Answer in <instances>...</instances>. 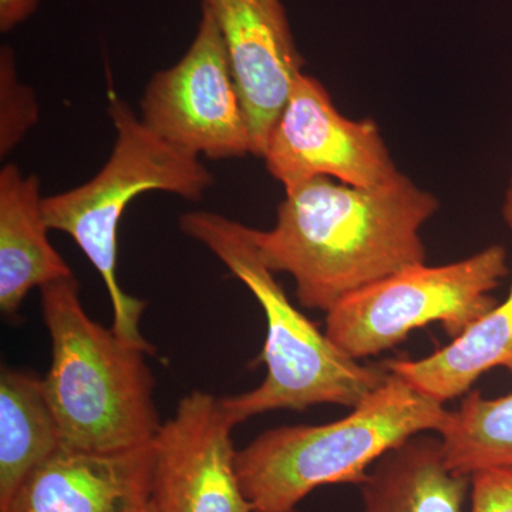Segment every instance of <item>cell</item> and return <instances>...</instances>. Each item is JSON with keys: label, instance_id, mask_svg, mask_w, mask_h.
<instances>
[{"label": "cell", "instance_id": "obj_13", "mask_svg": "<svg viewBox=\"0 0 512 512\" xmlns=\"http://www.w3.org/2000/svg\"><path fill=\"white\" fill-rule=\"evenodd\" d=\"M359 488L360 512H466L471 476L447 467L440 437L421 433L384 454Z\"/></svg>", "mask_w": 512, "mask_h": 512}, {"label": "cell", "instance_id": "obj_10", "mask_svg": "<svg viewBox=\"0 0 512 512\" xmlns=\"http://www.w3.org/2000/svg\"><path fill=\"white\" fill-rule=\"evenodd\" d=\"M202 6L210 10L224 37L247 111L252 156L261 158L305 64L286 10L281 0H202Z\"/></svg>", "mask_w": 512, "mask_h": 512}, {"label": "cell", "instance_id": "obj_1", "mask_svg": "<svg viewBox=\"0 0 512 512\" xmlns=\"http://www.w3.org/2000/svg\"><path fill=\"white\" fill-rule=\"evenodd\" d=\"M439 208L403 173L375 188L316 177L286 191L274 227L249 234L274 274L292 276L303 308L328 313L353 293L424 264L421 228Z\"/></svg>", "mask_w": 512, "mask_h": 512}, {"label": "cell", "instance_id": "obj_8", "mask_svg": "<svg viewBox=\"0 0 512 512\" xmlns=\"http://www.w3.org/2000/svg\"><path fill=\"white\" fill-rule=\"evenodd\" d=\"M261 158L285 191L316 177L375 188L402 174L375 121L343 116L323 84L305 73L296 80Z\"/></svg>", "mask_w": 512, "mask_h": 512}, {"label": "cell", "instance_id": "obj_2", "mask_svg": "<svg viewBox=\"0 0 512 512\" xmlns=\"http://www.w3.org/2000/svg\"><path fill=\"white\" fill-rule=\"evenodd\" d=\"M180 228L210 249L247 286L265 313L266 338L259 356L266 366L264 382L249 392L220 399L235 427L259 414L303 412L316 404L352 410L382 386L389 376L384 366L360 365L292 305L262 261L247 225L215 212L192 211L180 218Z\"/></svg>", "mask_w": 512, "mask_h": 512}, {"label": "cell", "instance_id": "obj_16", "mask_svg": "<svg viewBox=\"0 0 512 512\" xmlns=\"http://www.w3.org/2000/svg\"><path fill=\"white\" fill-rule=\"evenodd\" d=\"M447 467L461 476L512 468V394L488 399L471 390L439 433Z\"/></svg>", "mask_w": 512, "mask_h": 512}, {"label": "cell", "instance_id": "obj_4", "mask_svg": "<svg viewBox=\"0 0 512 512\" xmlns=\"http://www.w3.org/2000/svg\"><path fill=\"white\" fill-rule=\"evenodd\" d=\"M450 410L389 373L343 419L264 431L237 451L235 466L252 512H291L316 488L359 487L377 461L421 433H440Z\"/></svg>", "mask_w": 512, "mask_h": 512}, {"label": "cell", "instance_id": "obj_15", "mask_svg": "<svg viewBox=\"0 0 512 512\" xmlns=\"http://www.w3.org/2000/svg\"><path fill=\"white\" fill-rule=\"evenodd\" d=\"M63 447L45 382L25 370L0 373V507L20 484Z\"/></svg>", "mask_w": 512, "mask_h": 512}, {"label": "cell", "instance_id": "obj_9", "mask_svg": "<svg viewBox=\"0 0 512 512\" xmlns=\"http://www.w3.org/2000/svg\"><path fill=\"white\" fill-rule=\"evenodd\" d=\"M234 429L214 394L195 390L178 402L154 440L157 512H252L235 466Z\"/></svg>", "mask_w": 512, "mask_h": 512}, {"label": "cell", "instance_id": "obj_11", "mask_svg": "<svg viewBox=\"0 0 512 512\" xmlns=\"http://www.w3.org/2000/svg\"><path fill=\"white\" fill-rule=\"evenodd\" d=\"M154 443L116 453L63 446L0 512H136L151 501Z\"/></svg>", "mask_w": 512, "mask_h": 512}, {"label": "cell", "instance_id": "obj_17", "mask_svg": "<svg viewBox=\"0 0 512 512\" xmlns=\"http://www.w3.org/2000/svg\"><path fill=\"white\" fill-rule=\"evenodd\" d=\"M0 100V151L5 157L35 126L39 116L35 96L20 83L15 57L5 46L0 53Z\"/></svg>", "mask_w": 512, "mask_h": 512}, {"label": "cell", "instance_id": "obj_19", "mask_svg": "<svg viewBox=\"0 0 512 512\" xmlns=\"http://www.w3.org/2000/svg\"><path fill=\"white\" fill-rule=\"evenodd\" d=\"M40 0H0V30L9 32L36 12Z\"/></svg>", "mask_w": 512, "mask_h": 512}, {"label": "cell", "instance_id": "obj_6", "mask_svg": "<svg viewBox=\"0 0 512 512\" xmlns=\"http://www.w3.org/2000/svg\"><path fill=\"white\" fill-rule=\"evenodd\" d=\"M508 272L498 244L450 264L409 266L330 309L326 335L356 360L386 352L430 323L457 338L497 305L491 293Z\"/></svg>", "mask_w": 512, "mask_h": 512}, {"label": "cell", "instance_id": "obj_21", "mask_svg": "<svg viewBox=\"0 0 512 512\" xmlns=\"http://www.w3.org/2000/svg\"><path fill=\"white\" fill-rule=\"evenodd\" d=\"M136 512H157V510L150 501V503L144 505V507H141L140 510H137Z\"/></svg>", "mask_w": 512, "mask_h": 512}, {"label": "cell", "instance_id": "obj_22", "mask_svg": "<svg viewBox=\"0 0 512 512\" xmlns=\"http://www.w3.org/2000/svg\"><path fill=\"white\" fill-rule=\"evenodd\" d=\"M291 512H301V511H299L298 508H296V510H293Z\"/></svg>", "mask_w": 512, "mask_h": 512}, {"label": "cell", "instance_id": "obj_12", "mask_svg": "<svg viewBox=\"0 0 512 512\" xmlns=\"http://www.w3.org/2000/svg\"><path fill=\"white\" fill-rule=\"evenodd\" d=\"M49 229L39 178L6 164L0 170V311L6 318L19 316L32 289L74 276L49 241Z\"/></svg>", "mask_w": 512, "mask_h": 512}, {"label": "cell", "instance_id": "obj_3", "mask_svg": "<svg viewBox=\"0 0 512 512\" xmlns=\"http://www.w3.org/2000/svg\"><path fill=\"white\" fill-rule=\"evenodd\" d=\"M42 315L52 363L43 382L63 446L116 453L153 444L163 423L147 350L94 322L77 279L43 286Z\"/></svg>", "mask_w": 512, "mask_h": 512}, {"label": "cell", "instance_id": "obj_7", "mask_svg": "<svg viewBox=\"0 0 512 512\" xmlns=\"http://www.w3.org/2000/svg\"><path fill=\"white\" fill-rule=\"evenodd\" d=\"M140 109L151 131L191 156L229 160L252 154L247 111L224 37L204 6L190 49L174 66L154 74Z\"/></svg>", "mask_w": 512, "mask_h": 512}, {"label": "cell", "instance_id": "obj_20", "mask_svg": "<svg viewBox=\"0 0 512 512\" xmlns=\"http://www.w3.org/2000/svg\"><path fill=\"white\" fill-rule=\"evenodd\" d=\"M503 220L507 225L508 231L512 235V171L510 175V181H508L507 190H505L504 202H503Z\"/></svg>", "mask_w": 512, "mask_h": 512}, {"label": "cell", "instance_id": "obj_5", "mask_svg": "<svg viewBox=\"0 0 512 512\" xmlns=\"http://www.w3.org/2000/svg\"><path fill=\"white\" fill-rule=\"evenodd\" d=\"M109 116L116 144L109 161L92 180L73 190L43 198L50 229L64 232L99 272L113 308V329L128 343L156 355L140 330L147 303L128 295L117 279V235L127 205L150 191L201 200L214 175L200 158L178 150L157 136L116 93H109Z\"/></svg>", "mask_w": 512, "mask_h": 512}, {"label": "cell", "instance_id": "obj_18", "mask_svg": "<svg viewBox=\"0 0 512 512\" xmlns=\"http://www.w3.org/2000/svg\"><path fill=\"white\" fill-rule=\"evenodd\" d=\"M470 512H512V468H488L471 476Z\"/></svg>", "mask_w": 512, "mask_h": 512}, {"label": "cell", "instance_id": "obj_14", "mask_svg": "<svg viewBox=\"0 0 512 512\" xmlns=\"http://www.w3.org/2000/svg\"><path fill=\"white\" fill-rule=\"evenodd\" d=\"M383 366L443 404L471 392L473 384L495 367L512 376V282L505 301L451 339L450 345L423 359L389 360Z\"/></svg>", "mask_w": 512, "mask_h": 512}]
</instances>
